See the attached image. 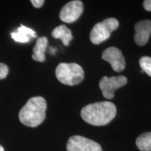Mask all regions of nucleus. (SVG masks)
<instances>
[{
	"label": "nucleus",
	"instance_id": "f257e3e1",
	"mask_svg": "<svg viewBox=\"0 0 151 151\" xmlns=\"http://www.w3.org/2000/svg\"><path fill=\"white\" fill-rule=\"evenodd\" d=\"M116 107L110 101H101L86 106L81 116L87 123L94 126H104L112 121L116 116Z\"/></svg>",
	"mask_w": 151,
	"mask_h": 151
},
{
	"label": "nucleus",
	"instance_id": "2eb2a0df",
	"mask_svg": "<svg viewBox=\"0 0 151 151\" xmlns=\"http://www.w3.org/2000/svg\"><path fill=\"white\" fill-rule=\"evenodd\" d=\"M9 73L8 66L4 63H0V80L5 78Z\"/></svg>",
	"mask_w": 151,
	"mask_h": 151
},
{
	"label": "nucleus",
	"instance_id": "6ab92c4d",
	"mask_svg": "<svg viewBox=\"0 0 151 151\" xmlns=\"http://www.w3.org/2000/svg\"><path fill=\"white\" fill-rule=\"evenodd\" d=\"M0 151H4V148L1 145H0Z\"/></svg>",
	"mask_w": 151,
	"mask_h": 151
},
{
	"label": "nucleus",
	"instance_id": "ddd939ff",
	"mask_svg": "<svg viewBox=\"0 0 151 151\" xmlns=\"http://www.w3.org/2000/svg\"><path fill=\"white\" fill-rule=\"evenodd\" d=\"M136 145L141 151H151V132H146L138 137Z\"/></svg>",
	"mask_w": 151,
	"mask_h": 151
},
{
	"label": "nucleus",
	"instance_id": "39448f33",
	"mask_svg": "<svg viewBox=\"0 0 151 151\" xmlns=\"http://www.w3.org/2000/svg\"><path fill=\"white\" fill-rule=\"evenodd\" d=\"M127 83V78L124 76L107 77L104 76L99 81V88L103 96L106 99H113L115 91Z\"/></svg>",
	"mask_w": 151,
	"mask_h": 151
},
{
	"label": "nucleus",
	"instance_id": "423d86ee",
	"mask_svg": "<svg viewBox=\"0 0 151 151\" xmlns=\"http://www.w3.org/2000/svg\"><path fill=\"white\" fill-rule=\"evenodd\" d=\"M67 151H102L99 143L81 136L69 138L67 144Z\"/></svg>",
	"mask_w": 151,
	"mask_h": 151
},
{
	"label": "nucleus",
	"instance_id": "f3484780",
	"mask_svg": "<svg viewBox=\"0 0 151 151\" xmlns=\"http://www.w3.org/2000/svg\"><path fill=\"white\" fill-rule=\"evenodd\" d=\"M143 8L148 11H151V0H146L143 1Z\"/></svg>",
	"mask_w": 151,
	"mask_h": 151
},
{
	"label": "nucleus",
	"instance_id": "dca6fc26",
	"mask_svg": "<svg viewBox=\"0 0 151 151\" xmlns=\"http://www.w3.org/2000/svg\"><path fill=\"white\" fill-rule=\"evenodd\" d=\"M30 2L32 4V5L35 8H41V6L43 5L44 4V1L43 0H31Z\"/></svg>",
	"mask_w": 151,
	"mask_h": 151
},
{
	"label": "nucleus",
	"instance_id": "6e6552de",
	"mask_svg": "<svg viewBox=\"0 0 151 151\" xmlns=\"http://www.w3.org/2000/svg\"><path fill=\"white\" fill-rule=\"evenodd\" d=\"M101 58L108 62L112 69L116 72H120L125 68V60L122 55L121 50L116 47H110L102 52Z\"/></svg>",
	"mask_w": 151,
	"mask_h": 151
},
{
	"label": "nucleus",
	"instance_id": "20e7f679",
	"mask_svg": "<svg viewBox=\"0 0 151 151\" xmlns=\"http://www.w3.org/2000/svg\"><path fill=\"white\" fill-rule=\"evenodd\" d=\"M119 26L118 20L110 18L98 22L92 27L90 32V39L94 44H99L109 39L111 34Z\"/></svg>",
	"mask_w": 151,
	"mask_h": 151
},
{
	"label": "nucleus",
	"instance_id": "1a4fd4ad",
	"mask_svg": "<svg viewBox=\"0 0 151 151\" xmlns=\"http://www.w3.org/2000/svg\"><path fill=\"white\" fill-rule=\"evenodd\" d=\"M134 41L139 46L146 45L151 35V20H144L139 21L134 25Z\"/></svg>",
	"mask_w": 151,
	"mask_h": 151
},
{
	"label": "nucleus",
	"instance_id": "9d476101",
	"mask_svg": "<svg viewBox=\"0 0 151 151\" xmlns=\"http://www.w3.org/2000/svg\"><path fill=\"white\" fill-rule=\"evenodd\" d=\"M11 37L16 42L27 43L30 41L31 38L37 37V34L35 30L24 25H21L18 27L16 32L11 33Z\"/></svg>",
	"mask_w": 151,
	"mask_h": 151
},
{
	"label": "nucleus",
	"instance_id": "4468645a",
	"mask_svg": "<svg viewBox=\"0 0 151 151\" xmlns=\"http://www.w3.org/2000/svg\"><path fill=\"white\" fill-rule=\"evenodd\" d=\"M139 65L143 72L151 77V58L144 56L139 60Z\"/></svg>",
	"mask_w": 151,
	"mask_h": 151
},
{
	"label": "nucleus",
	"instance_id": "a211bd4d",
	"mask_svg": "<svg viewBox=\"0 0 151 151\" xmlns=\"http://www.w3.org/2000/svg\"><path fill=\"white\" fill-rule=\"evenodd\" d=\"M50 50H51V51H52V54H54V53H55V52L56 51L55 49L52 48V47H50Z\"/></svg>",
	"mask_w": 151,
	"mask_h": 151
},
{
	"label": "nucleus",
	"instance_id": "7ed1b4c3",
	"mask_svg": "<svg viewBox=\"0 0 151 151\" xmlns=\"http://www.w3.org/2000/svg\"><path fill=\"white\" fill-rule=\"evenodd\" d=\"M55 75L58 80L67 86H76L84 78V71L76 63H60L56 68Z\"/></svg>",
	"mask_w": 151,
	"mask_h": 151
},
{
	"label": "nucleus",
	"instance_id": "f8f14e48",
	"mask_svg": "<svg viewBox=\"0 0 151 151\" xmlns=\"http://www.w3.org/2000/svg\"><path fill=\"white\" fill-rule=\"evenodd\" d=\"M52 36L55 39H61L62 42L66 46H69V42L73 39L71 30L64 24H61L55 28L52 32Z\"/></svg>",
	"mask_w": 151,
	"mask_h": 151
},
{
	"label": "nucleus",
	"instance_id": "9b49d317",
	"mask_svg": "<svg viewBox=\"0 0 151 151\" xmlns=\"http://www.w3.org/2000/svg\"><path fill=\"white\" fill-rule=\"evenodd\" d=\"M47 46H48V39L46 37L38 38L33 48L32 59L37 62H44L45 52Z\"/></svg>",
	"mask_w": 151,
	"mask_h": 151
},
{
	"label": "nucleus",
	"instance_id": "f03ea898",
	"mask_svg": "<svg viewBox=\"0 0 151 151\" xmlns=\"http://www.w3.org/2000/svg\"><path fill=\"white\" fill-rule=\"evenodd\" d=\"M46 101L42 97H34L28 100L19 113V120L24 125L36 127L46 118Z\"/></svg>",
	"mask_w": 151,
	"mask_h": 151
},
{
	"label": "nucleus",
	"instance_id": "0eeeda50",
	"mask_svg": "<svg viewBox=\"0 0 151 151\" xmlns=\"http://www.w3.org/2000/svg\"><path fill=\"white\" fill-rule=\"evenodd\" d=\"M83 11V4L79 0L69 1L62 7L60 13V18L67 23H72L80 18Z\"/></svg>",
	"mask_w": 151,
	"mask_h": 151
}]
</instances>
